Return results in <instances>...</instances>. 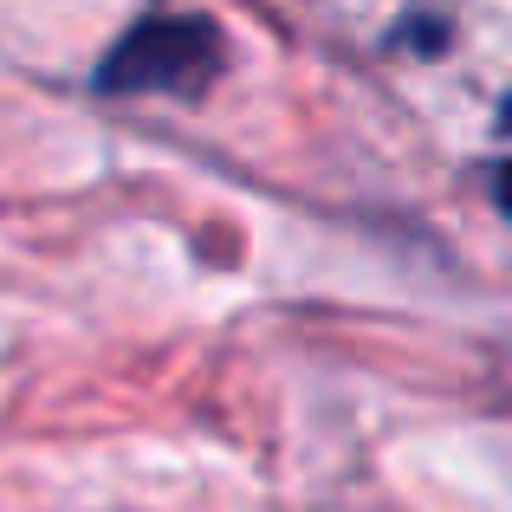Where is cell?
Wrapping results in <instances>:
<instances>
[{
  "label": "cell",
  "instance_id": "3",
  "mask_svg": "<svg viewBox=\"0 0 512 512\" xmlns=\"http://www.w3.org/2000/svg\"><path fill=\"white\" fill-rule=\"evenodd\" d=\"M493 201H500V214L512 221V156H506L500 169H493Z\"/></svg>",
  "mask_w": 512,
  "mask_h": 512
},
{
  "label": "cell",
  "instance_id": "4",
  "mask_svg": "<svg viewBox=\"0 0 512 512\" xmlns=\"http://www.w3.org/2000/svg\"><path fill=\"white\" fill-rule=\"evenodd\" d=\"M500 130L512 137V91H506V104H500Z\"/></svg>",
  "mask_w": 512,
  "mask_h": 512
},
{
  "label": "cell",
  "instance_id": "1",
  "mask_svg": "<svg viewBox=\"0 0 512 512\" xmlns=\"http://www.w3.org/2000/svg\"><path fill=\"white\" fill-rule=\"evenodd\" d=\"M221 59H227V39L208 13L150 7L98 59L91 85L104 98H201L221 78Z\"/></svg>",
  "mask_w": 512,
  "mask_h": 512
},
{
  "label": "cell",
  "instance_id": "2",
  "mask_svg": "<svg viewBox=\"0 0 512 512\" xmlns=\"http://www.w3.org/2000/svg\"><path fill=\"white\" fill-rule=\"evenodd\" d=\"M396 46H422V52H441V46H448V26H441V20H415V26H402V33H396Z\"/></svg>",
  "mask_w": 512,
  "mask_h": 512
}]
</instances>
